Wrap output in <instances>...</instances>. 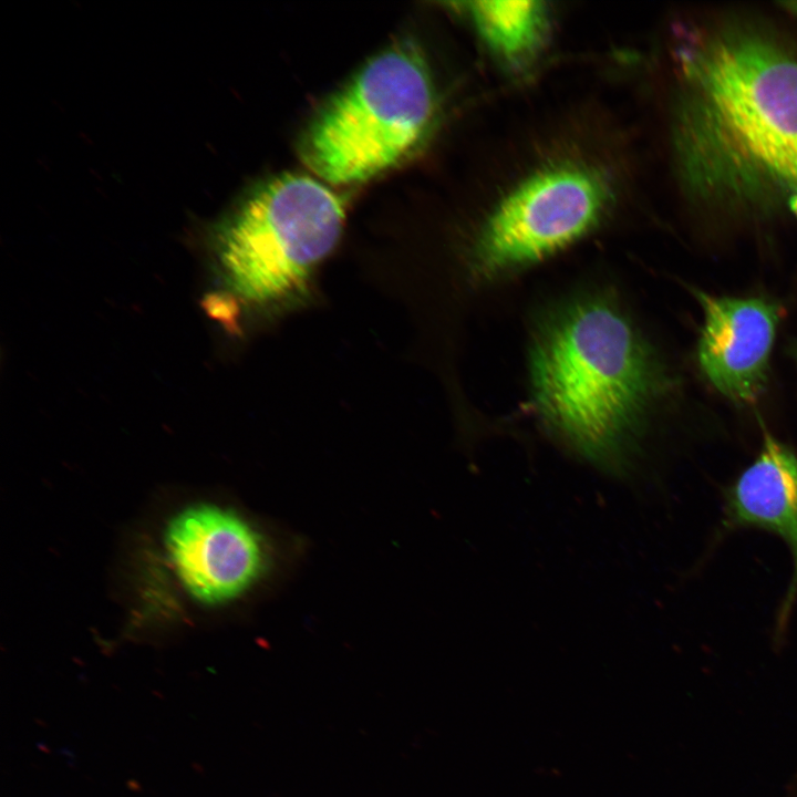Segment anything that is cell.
Segmentation results:
<instances>
[{"instance_id":"5","label":"cell","mask_w":797,"mask_h":797,"mask_svg":"<svg viewBox=\"0 0 797 797\" xmlns=\"http://www.w3.org/2000/svg\"><path fill=\"white\" fill-rule=\"evenodd\" d=\"M613 188L598 167L562 162L537 170L488 215L472 247L473 279L487 282L534 265L591 231Z\"/></svg>"},{"instance_id":"3","label":"cell","mask_w":797,"mask_h":797,"mask_svg":"<svg viewBox=\"0 0 797 797\" xmlns=\"http://www.w3.org/2000/svg\"><path fill=\"white\" fill-rule=\"evenodd\" d=\"M343 220L340 198L318 179L286 174L269 180L217 230L226 284L253 307L291 304L338 242Z\"/></svg>"},{"instance_id":"7","label":"cell","mask_w":797,"mask_h":797,"mask_svg":"<svg viewBox=\"0 0 797 797\" xmlns=\"http://www.w3.org/2000/svg\"><path fill=\"white\" fill-rule=\"evenodd\" d=\"M695 294L703 310L697 351L702 372L726 398L753 402L767 382L778 307L760 298Z\"/></svg>"},{"instance_id":"9","label":"cell","mask_w":797,"mask_h":797,"mask_svg":"<svg viewBox=\"0 0 797 797\" xmlns=\"http://www.w3.org/2000/svg\"><path fill=\"white\" fill-rule=\"evenodd\" d=\"M466 7L486 44L509 66H525L538 53L548 27L544 2L475 1Z\"/></svg>"},{"instance_id":"6","label":"cell","mask_w":797,"mask_h":797,"mask_svg":"<svg viewBox=\"0 0 797 797\" xmlns=\"http://www.w3.org/2000/svg\"><path fill=\"white\" fill-rule=\"evenodd\" d=\"M166 546L187 591L205 603L235 598L263 566L258 534L238 515L213 505L178 514L168 526Z\"/></svg>"},{"instance_id":"10","label":"cell","mask_w":797,"mask_h":797,"mask_svg":"<svg viewBox=\"0 0 797 797\" xmlns=\"http://www.w3.org/2000/svg\"><path fill=\"white\" fill-rule=\"evenodd\" d=\"M785 9L797 15V1H788L782 3Z\"/></svg>"},{"instance_id":"2","label":"cell","mask_w":797,"mask_h":797,"mask_svg":"<svg viewBox=\"0 0 797 797\" xmlns=\"http://www.w3.org/2000/svg\"><path fill=\"white\" fill-rule=\"evenodd\" d=\"M531 396L546 425L592 463L620 467L659 389V371L630 318L602 294L576 298L537 328Z\"/></svg>"},{"instance_id":"8","label":"cell","mask_w":797,"mask_h":797,"mask_svg":"<svg viewBox=\"0 0 797 797\" xmlns=\"http://www.w3.org/2000/svg\"><path fill=\"white\" fill-rule=\"evenodd\" d=\"M722 527L765 530L788 549L793 568L775 623L780 635L797 602V455L772 435H764L757 457L726 488Z\"/></svg>"},{"instance_id":"1","label":"cell","mask_w":797,"mask_h":797,"mask_svg":"<svg viewBox=\"0 0 797 797\" xmlns=\"http://www.w3.org/2000/svg\"><path fill=\"white\" fill-rule=\"evenodd\" d=\"M671 149L685 199L710 216L797 218V49L743 18L675 49Z\"/></svg>"},{"instance_id":"4","label":"cell","mask_w":797,"mask_h":797,"mask_svg":"<svg viewBox=\"0 0 797 797\" xmlns=\"http://www.w3.org/2000/svg\"><path fill=\"white\" fill-rule=\"evenodd\" d=\"M436 96L417 51L392 48L372 59L312 123L304 152L332 184L365 180L396 164L428 132Z\"/></svg>"}]
</instances>
